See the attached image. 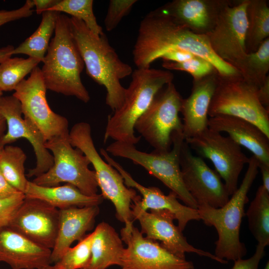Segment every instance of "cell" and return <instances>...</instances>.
<instances>
[{
	"label": "cell",
	"mask_w": 269,
	"mask_h": 269,
	"mask_svg": "<svg viewBox=\"0 0 269 269\" xmlns=\"http://www.w3.org/2000/svg\"><path fill=\"white\" fill-rule=\"evenodd\" d=\"M177 49L207 60L220 76L240 75L235 68L214 53L205 35L194 33L159 8L147 14L140 22L133 50L137 68L150 67L165 53Z\"/></svg>",
	"instance_id": "6da1fadb"
},
{
	"label": "cell",
	"mask_w": 269,
	"mask_h": 269,
	"mask_svg": "<svg viewBox=\"0 0 269 269\" xmlns=\"http://www.w3.org/2000/svg\"><path fill=\"white\" fill-rule=\"evenodd\" d=\"M71 32L86 67V72L106 90V104L114 112L124 103L126 88L121 80L131 75L132 67L123 62L106 35L94 34L84 22L70 18Z\"/></svg>",
	"instance_id": "7a4b0ae2"
},
{
	"label": "cell",
	"mask_w": 269,
	"mask_h": 269,
	"mask_svg": "<svg viewBox=\"0 0 269 269\" xmlns=\"http://www.w3.org/2000/svg\"><path fill=\"white\" fill-rule=\"evenodd\" d=\"M41 69L47 90L74 96L84 103L90 99L81 73L84 63L73 37L70 17L60 13Z\"/></svg>",
	"instance_id": "3957f363"
},
{
	"label": "cell",
	"mask_w": 269,
	"mask_h": 269,
	"mask_svg": "<svg viewBox=\"0 0 269 269\" xmlns=\"http://www.w3.org/2000/svg\"><path fill=\"white\" fill-rule=\"evenodd\" d=\"M126 89L121 107L110 115L104 134V142L115 141L135 144L141 136L134 134V125L145 112L157 93L172 82L173 74L169 70L149 68H137Z\"/></svg>",
	"instance_id": "277c9868"
},
{
	"label": "cell",
	"mask_w": 269,
	"mask_h": 269,
	"mask_svg": "<svg viewBox=\"0 0 269 269\" xmlns=\"http://www.w3.org/2000/svg\"><path fill=\"white\" fill-rule=\"evenodd\" d=\"M248 169L239 187L222 207L214 208L207 205L197 209L200 220L208 226L214 227L218 238L215 242L214 255L223 261H235L243 258L247 249L240 239L245 206L248 202V192L258 173V162L252 155Z\"/></svg>",
	"instance_id": "5b68a950"
},
{
	"label": "cell",
	"mask_w": 269,
	"mask_h": 269,
	"mask_svg": "<svg viewBox=\"0 0 269 269\" xmlns=\"http://www.w3.org/2000/svg\"><path fill=\"white\" fill-rule=\"evenodd\" d=\"M69 137L72 145L80 150L93 165L101 194L113 204L117 219L125 225L133 223L131 206L139 195L134 188L126 185L121 174L98 152L89 124H75L69 132Z\"/></svg>",
	"instance_id": "8992f818"
},
{
	"label": "cell",
	"mask_w": 269,
	"mask_h": 269,
	"mask_svg": "<svg viewBox=\"0 0 269 269\" xmlns=\"http://www.w3.org/2000/svg\"><path fill=\"white\" fill-rule=\"evenodd\" d=\"M184 140L182 133L174 134L172 148L166 152H145L136 149L134 144L119 141L110 144L105 150L113 156L130 159L143 167L174 192L185 205L197 209L198 204L186 189L181 176L179 155Z\"/></svg>",
	"instance_id": "52a82bcc"
},
{
	"label": "cell",
	"mask_w": 269,
	"mask_h": 269,
	"mask_svg": "<svg viewBox=\"0 0 269 269\" xmlns=\"http://www.w3.org/2000/svg\"><path fill=\"white\" fill-rule=\"evenodd\" d=\"M69 131L46 141L45 147L53 157V164L47 171L35 177L32 182L48 187L66 182L75 186L85 195H95L98 185L95 171L89 168L90 162L87 157L71 144Z\"/></svg>",
	"instance_id": "ba28073f"
},
{
	"label": "cell",
	"mask_w": 269,
	"mask_h": 269,
	"mask_svg": "<svg viewBox=\"0 0 269 269\" xmlns=\"http://www.w3.org/2000/svg\"><path fill=\"white\" fill-rule=\"evenodd\" d=\"M258 89L241 75H219L208 116L227 115L244 119L257 126L269 137V110L260 103Z\"/></svg>",
	"instance_id": "9c48e42d"
},
{
	"label": "cell",
	"mask_w": 269,
	"mask_h": 269,
	"mask_svg": "<svg viewBox=\"0 0 269 269\" xmlns=\"http://www.w3.org/2000/svg\"><path fill=\"white\" fill-rule=\"evenodd\" d=\"M182 100L174 84L170 82L157 93L136 122L134 129L155 151L170 150L173 134L182 133V123L179 116Z\"/></svg>",
	"instance_id": "30bf717a"
},
{
	"label": "cell",
	"mask_w": 269,
	"mask_h": 269,
	"mask_svg": "<svg viewBox=\"0 0 269 269\" xmlns=\"http://www.w3.org/2000/svg\"><path fill=\"white\" fill-rule=\"evenodd\" d=\"M190 148L212 161L224 180L229 195L237 190L238 179L248 158L241 146L229 136L208 128L199 134L184 139Z\"/></svg>",
	"instance_id": "8fae6325"
},
{
	"label": "cell",
	"mask_w": 269,
	"mask_h": 269,
	"mask_svg": "<svg viewBox=\"0 0 269 269\" xmlns=\"http://www.w3.org/2000/svg\"><path fill=\"white\" fill-rule=\"evenodd\" d=\"M14 91L12 96L20 102L23 117L36 126L46 141L69 131L67 119L54 112L48 104L47 89L39 67H36Z\"/></svg>",
	"instance_id": "7c38bea8"
},
{
	"label": "cell",
	"mask_w": 269,
	"mask_h": 269,
	"mask_svg": "<svg viewBox=\"0 0 269 269\" xmlns=\"http://www.w3.org/2000/svg\"><path fill=\"white\" fill-rule=\"evenodd\" d=\"M248 2V0H230L220 11L213 29L205 35L214 53L230 64L247 54Z\"/></svg>",
	"instance_id": "4fadbf2b"
},
{
	"label": "cell",
	"mask_w": 269,
	"mask_h": 269,
	"mask_svg": "<svg viewBox=\"0 0 269 269\" xmlns=\"http://www.w3.org/2000/svg\"><path fill=\"white\" fill-rule=\"evenodd\" d=\"M121 238L127 246L121 269H194L192 262L174 255L157 241L144 237L133 223L121 230Z\"/></svg>",
	"instance_id": "5bb4252c"
},
{
	"label": "cell",
	"mask_w": 269,
	"mask_h": 269,
	"mask_svg": "<svg viewBox=\"0 0 269 269\" xmlns=\"http://www.w3.org/2000/svg\"><path fill=\"white\" fill-rule=\"evenodd\" d=\"M184 186L199 205L220 208L229 200V193L219 174L200 157L193 155L185 140L179 155Z\"/></svg>",
	"instance_id": "9a60e30c"
},
{
	"label": "cell",
	"mask_w": 269,
	"mask_h": 269,
	"mask_svg": "<svg viewBox=\"0 0 269 269\" xmlns=\"http://www.w3.org/2000/svg\"><path fill=\"white\" fill-rule=\"evenodd\" d=\"M0 112L6 123V131L0 140L4 146L23 138L32 145L36 162L35 166L29 169L26 177H36L47 171L53 164V157L46 148V140L41 132L30 120L22 117L21 105L14 96L0 97Z\"/></svg>",
	"instance_id": "2e32d148"
},
{
	"label": "cell",
	"mask_w": 269,
	"mask_h": 269,
	"mask_svg": "<svg viewBox=\"0 0 269 269\" xmlns=\"http://www.w3.org/2000/svg\"><path fill=\"white\" fill-rule=\"evenodd\" d=\"M131 209L134 220L139 222L140 232L146 237L160 241L161 245L174 255L185 259L187 253H195L225 264L228 261L218 259L209 252L195 248L190 244L178 226L173 223L174 215L166 210H140L133 203Z\"/></svg>",
	"instance_id": "e0dca14e"
},
{
	"label": "cell",
	"mask_w": 269,
	"mask_h": 269,
	"mask_svg": "<svg viewBox=\"0 0 269 269\" xmlns=\"http://www.w3.org/2000/svg\"><path fill=\"white\" fill-rule=\"evenodd\" d=\"M59 219L57 208L42 200L25 197L8 227L36 244L52 250Z\"/></svg>",
	"instance_id": "ac0fdd59"
},
{
	"label": "cell",
	"mask_w": 269,
	"mask_h": 269,
	"mask_svg": "<svg viewBox=\"0 0 269 269\" xmlns=\"http://www.w3.org/2000/svg\"><path fill=\"white\" fill-rule=\"evenodd\" d=\"M100 154L105 160L114 167L122 176L125 184L138 191L141 194L133 203L141 210H166L171 212L178 221V227L183 232L189 222L200 220L197 210L181 204L176 195L170 191L164 194L156 187H145L133 179L119 163L109 155L105 149H100Z\"/></svg>",
	"instance_id": "d6986e66"
},
{
	"label": "cell",
	"mask_w": 269,
	"mask_h": 269,
	"mask_svg": "<svg viewBox=\"0 0 269 269\" xmlns=\"http://www.w3.org/2000/svg\"><path fill=\"white\" fill-rule=\"evenodd\" d=\"M51 254L9 227L0 228V262L12 269H44L51 265Z\"/></svg>",
	"instance_id": "ffe728a7"
},
{
	"label": "cell",
	"mask_w": 269,
	"mask_h": 269,
	"mask_svg": "<svg viewBox=\"0 0 269 269\" xmlns=\"http://www.w3.org/2000/svg\"><path fill=\"white\" fill-rule=\"evenodd\" d=\"M218 76L215 70L201 79L193 80L190 95L183 99L180 113L183 116L184 139L196 136L208 128V111Z\"/></svg>",
	"instance_id": "44dd1931"
},
{
	"label": "cell",
	"mask_w": 269,
	"mask_h": 269,
	"mask_svg": "<svg viewBox=\"0 0 269 269\" xmlns=\"http://www.w3.org/2000/svg\"><path fill=\"white\" fill-rule=\"evenodd\" d=\"M230 0H174L159 8L197 35L214 28L218 15Z\"/></svg>",
	"instance_id": "7402d4cb"
},
{
	"label": "cell",
	"mask_w": 269,
	"mask_h": 269,
	"mask_svg": "<svg viewBox=\"0 0 269 269\" xmlns=\"http://www.w3.org/2000/svg\"><path fill=\"white\" fill-rule=\"evenodd\" d=\"M208 128L227 133L235 142L250 151L258 163L269 166V137L257 126L237 117L218 115L209 119Z\"/></svg>",
	"instance_id": "603a6c76"
},
{
	"label": "cell",
	"mask_w": 269,
	"mask_h": 269,
	"mask_svg": "<svg viewBox=\"0 0 269 269\" xmlns=\"http://www.w3.org/2000/svg\"><path fill=\"white\" fill-rule=\"evenodd\" d=\"M59 210L56 240L51 250V262L55 264L76 241H80L94 226L99 206L72 207Z\"/></svg>",
	"instance_id": "cb8c5ba5"
},
{
	"label": "cell",
	"mask_w": 269,
	"mask_h": 269,
	"mask_svg": "<svg viewBox=\"0 0 269 269\" xmlns=\"http://www.w3.org/2000/svg\"><path fill=\"white\" fill-rule=\"evenodd\" d=\"M24 194L25 197L42 200L59 210L72 207L99 206L104 199L101 194L88 196L68 183L48 187L28 181Z\"/></svg>",
	"instance_id": "d4e9b609"
},
{
	"label": "cell",
	"mask_w": 269,
	"mask_h": 269,
	"mask_svg": "<svg viewBox=\"0 0 269 269\" xmlns=\"http://www.w3.org/2000/svg\"><path fill=\"white\" fill-rule=\"evenodd\" d=\"M93 232L91 257L84 269H107L115 265L120 266L125 248L115 229L102 222Z\"/></svg>",
	"instance_id": "484cf974"
},
{
	"label": "cell",
	"mask_w": 269,
	"mask_h": 269,
	"mask_svg": "<svg viewBox=\"0 0 269 269\" xmlns=\"http://www.w3.org/2000/svg\"><path fill=\"white\" fill-rule=\"evenodd\" d=\"M60 12L48 10L42 13V19L36 30L17 47L13 54H22L37 59L42 62L46 54L51 37L55 31Z\"/></svg>",
	"instance_id": "4316f807"
},
{
	"label": "cell",
	"mask_w": 269,
	"mask_h": 269,
	"mask_svg": "<svg viewBox=\"0 0 269 269\" xmlns=\"http://www.w3.org/2000/svg\"><path fill=\"white\" fill-rule=\"evenodd\" d=\"M247 7V30L246 49L247 54L256 51L269 38V7L267 0H248Z\"/></svg>",
	"instance_id": "83f0119b"
},
{
	"label": "cell",
	"mask_w": 269,
	"mask_h": 269,
	"mask_svg": "<svg viewBox=\"0 0 269 269\" xmlns=\"http://www.w3.org/2000/svg\"><path fill=\"white\" fill-rule=\"evenodd\" d=\"M242 78L257 88L264 83L269 71V38L265 39L255 52L231 64Z\"/></svg>",
	"instance_id": "f1b7e54d"
},
{
	"label": "cell",
	"mask_w": 269,
	"mask_h": 269,
	"mask_svg": "<svg viewBox=\"0 0 269 269\" xmlns=\"http://www.w3.org/2000/svg\"><path fill=\"white\" fill-rule=\"evenodd\" d=\"M249 230L258 244L269 245V191L262 185L246 213Z\"/></svg>",
	"instance_id": "f546056e"
},
{
	"label": "cell",
	"mask_w": 269,
	"mask_h": 269,
	"mask_svg": "<svg viewBox=\"0 0 269 269\" xmlns=\"http://www.w3.org/2000/svg\"><path fill=\"white\" fill-rule=\"evenodd\" d=\"M26 155L19 147L5 145L0 153V171L7 181L19 192L24 193L28 180L25 174Z\"/></svg>",
	"instance_id": "4dcf8cb0"
},
{
	"label": "cell",
	"mask_w": 269,
	"mask_h": 269,
	"mask_svg": "<svg viewBox=\"0 0 269 269\" xmlns=\"http://www.w3.org/2000/svg\"><path fill=\"white\" fill-rule=\"evenodd\" d=\"M41 61L32 57L9 58L0 64V90H14L24 77L37 66Z\"/></svg>",
	"instance_id": "1f68e13d"
},
{
	"label": "cell",
	"mask_w": 269,
	"mask_h": 269,
	"mask_svg": "<svg viewBox=\"0 0 269 269\" xmlns=\"http://www.w3.org/2000/svg\"><path fill=\"white\" fill-rule=\"evenodd\" d=\"M93 5L92 0H61L48 10L68 13L82 21L94 34L100 36L105 33L97 22Z\"/></svg>",
	"instance_id": "d6a6232c"
},
{
	"label": "cell",
	"mask_w": 269,
	"mask_h": 269,
	"mask_svg": "<svg viewBox=\"0 0 269 269\" xmlns=\"http://www.w3.org/2000/svg\"><path fill=\"white\" fill-rule=\"evenodd\" d=\"M94 232L87 235L74 247H70L53 265L56 269H84L91 257Z\"/></svg>",
	"instance_id": "836d02e7"
},
{
	"label": "cell",
	"mask_w": 269,
	"mask_h": 269,
	"mask_svg": "<svg viewBox=\"0 0 269 269\" xmlns=\"http://www.w3.org/2000/svg\"><path fill=\"white\" fill-rule=\"evenodd\" d=\"M162 67L167 69L187 72L197 80L206 76L216 70L210 62L196 55L193 58L183 62H174L162 60Z\"/></svg>",
	"instance_id": "e575fe53"
},
{
	"label": "cell",
	"mask_w": 269,
	"mask_h": 269,
	"mask_svg": "<svg viewBox=\"0 0 269 269\" xmlns=\"http://www.w3.org/2000/svg\"><path fill=\"white\" fill-rule=\"evenodd\" d=\"M137 1L136 0H111L104 20L106 30L111 31L116 28Z\"/></svg>",
	"instance_id": "d590c367"
},
{
	"label": "cell",
	"mask_w": 269,
	"mask_h": 269,
	"mask_svg": "<svg viewBox=\"0 0 269 269\" xmlns=\"http://www.w3.org/2000/svg\"><path fill=\"white\" fill-rule=\"evenodd\" d=\"M24 198V194L18 192L10 197L0 199V228L8 226Z\"/></svg>",
	"instance_id": "8d00e7d4"
},
{
	"label": "cell",
	"mask_w": 269,
	"mask_h": 269,
	"mask_svg": "<svg viewBox=\"0 0 269 269\" xmlns=\"http://www.w3.org/2000/svg\"><path fill=\"white\" fill-rule=\"evenodd\" d=\"M32 0H27L25 3L19 8L12 10H0V27L8 22L26 18L32 14Z\"/></svg>",
	"instance_id": "74e56055"
},
{
	"label": "cell",
	"mask_w": 269,
	"mask_h": 269,
	"mask_svg": "<svg viewBox=\"0 0 269 269\" xmlns=\"http://www.w3.org/2000/svg\"><path fill=\"white\" fill-rule=\"evenodd\" d=\"M265 247L258 244L254 255L247 259H239L234 261L231 269H258L261 260L265 255Z\"/></svg>",
	"instance_id": "f35d334b"
},
{
	"label": "cell",
	"mask_w": 269,
	"mask_h": 269,
	"mask_svg": "<svg viewBox=\"0 0 269 269\" xmlns=\"http://www.w3.org/2000/svg\"><path fill=\"white\" fill-rule=\"evenodd\" d=\"M195 56L189 51L177 49L166 52L160 58L164 61L180 63L188 60Z\"/></svg>",
	"instance_id": "ab89813d"
},
{
	"label": "cell",
	"mask_w": 269,
	"mask_h": 269,
	"mask_svg": "<svg viewBox=\"0 0 269 269\" xmlns=\"http://www.w3.org/2000/svg\"><path fill=\"white\" fill-rule=\"evenodd\" d=\"M258 99L262 105L269 110V76H267L264 84L258 89Z\"/></svg>",
	"instance_id": "60d3db41"
},
{
	"label": "cell",
	"mask_w": 269,
	"mask_h": 269,
	"mask_svg": "<svg viewBox=\"0 0 269 269\" xmlns=\"http://www.w3.org/2000/svg\"><path fill=\"white\" fill-rule=\"evenodd\" d=\"M18 192H20L7 181L0 171V199L10 197Z\"/></svg>",
	"instance_id": "b9f144b4"
},
{
	"label": "cell",
	"mask_w": 269,
	"mask_h": 269,
	"mask_svg": "<svg viewBox=\"0 0 269 269\" xmlns=\"http://www.w3.org/2000/svg\"><path fill=\"white\" fill-rule=\"evenodd\" d=\"M37 14H42L55 5L59 0H33Z\"/></svg>",
	"instance_id": "7bdbcfd3"
},
{
	"label": "cell",
	"mask_w": 269,
	"mask_h": 269,
	"mask_svg": "<svg viewBox=\"0 0 269 269\" xmlns=\"http://www.w3.org/2000/svg\"><path fill=\"white\" fill-rule=\"evenodd\" d=\"M258 167L262 174V185L267 191H269V166L258 163Z\"/></svg>",
	"instance_id": "ee69618b"
},
{
	"label": "cell",
	"mask_w": 269,
	"mask_h": 269,
	"mask_svg": "<svg viewBox=\"0 0 269 269\" xmlns=\"http://www.w3.org/2000/svg\"><path fill=\"white\" fill-rule=\"evenodd\" d=\"M14 47L12 45H7L0 48V64L13 55Z\"/></svg>",
	"instance_id": "f6af8a7d"
},
{
	"label": "cell",
	"mask_w": 269,
	"mask_h": 269,
	"mask_svg": "<svg viewBox=\"0 0 269 269\" xmlns=\"http://www.w3.org/2000/svg\"><path fill=\"white\" fill-rule=\"evenodd\" d=\"M6 129L5 120L0 112V140L6 133Z\"/></svg>",
	"instance_id": "bcb514c9"
},
{
	"label": "cell",
	"mask_w": 269,
	"mask_h": 269,
	"mask_svg": "<svg viewBox=\"0 0 269 269\" xmlns=\"http://www.w3.org/2000/svg\"><path fill=\"white\" fill-rule=\"evenodd\" d=\"M44 269H56L54 266L53 265H49L48 266H47V267H46L45 268H44Z\"/></svg>",
	"instance_id": "7dc6e473"
},
{
	"label": "cell",
	"mask_w": 269,
	"mask_h": 269,
	"mask_svg": "<svg viewBox=\"0 0 269 269\" xmlns=\"http://www.w3.org/2000/svg\"><path fill=\"white\" fill-rule=\"evenodd\" d=\"M264 269H269V261L266 263Z\"/></svg>",
	"instance_id": "c3c4849f"
},
{
	"label": "cell",
	"mask_w": 269,
	"mask_h": 269,
	"mask_svg": "<svg viewBox=\"0 0 269 269\" xmlns=\"http://www.w3.org/2000/svg\"><path fill=\"white\" fill-rule=\"evenodd\" d=\"M3 92L0 90V97L2 96Z\"/></svg>",
	"instance_id": "681fc988"
},
{
	"label": "cell",
	"mask_w": 269,
	"mask_h": 269,
	"mask_svg": "<svg viewBox=\"0 0 269 269\" xmlns=\"http://www.w3.org/2000/svg\"><path fill=\"white\" fill-rule=\"evenodd\" d=\"M3 146H1V145L0 144V153L1 151V149H2V148H3Z\"/></svg>",
	"instance_id": "f907efd6"
}]
</instances>
